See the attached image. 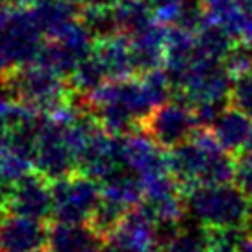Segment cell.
Here are the masks:
<instances>
[{
    "label": "cell",
    "mask_w": 252,
    "mask_h": 252,
    "mask_svg": "<svg viewBox=\"0 0 252 252\" xmlns=\"http://www.w3.org/2000/svg\"><path fill=\"white\" fill-rule=\"evenodd\" d=\"M169 173L184 188L236 182V156L222 149L208 128H198L189 141L167 154Z\"/></svg>",
    "instance_id": "6da1fadb"
},
{
    "label": "cell",
    "mask_w": 252,
    "mask_h": 252,
    "mask_svg": "<svg viewBox=\"0 0 252 252\" xmlns=\"http://www.w3.org/2000/svg\"><path fill=\"white\" fill-rule=\"evenodd\" d=\"M184 208L191 219L208 230H241L252 217V198L234 182L184 188Z\"/></svg>",
    "instance_id": "7a4b0ae2"
},
{
    "label": "cell",
    "mask_w": 252,
    "mask_h": 252,
    "mask_svg": "<svg viewBox=\"0 0 252 252\" xmlns=\"http://www.w3.org/2000/svg\"><path fill=\"white\" fill-rule=\"evenodd\" d=\"M6 74L17 102L26 104L45 115L54 113L74 96L69 80L37 62L9 69Z\"/></svg>",
    "instance_id": "3957f363"
},
{
    "label": "cell",
    "mask_w": 252,
    "mask_h": 252,
    "mask_svg": "<svg viewBox=\"0 0 252 252\" xmlns=\"http://www.w3.org/2000/svg\"><path fill=\"white\" fill-rule=\"evenodd\" d=\"M50 191L54 200L52 222L63 224L89 222L94 208L102 200L100 182L82 173L50 182Z\"/></svg>",
    "instance_id": "277c9868"
},
{
    "label": "cell",
    "mask_w": 252,
    "mask_h": 252,
    "mask_svg": "<svg viewBox=\"0 0 252 252\" xmlns=\"http://www.w3.org/2000/svg\"><path fill=\"white\" fill-rule=\"evenodd\" d=\"M41 37L30 8L13 6L0 26V72L35 62L43 47Z\"/></svg>",
    "instance_id": "5b68a950"
},
{
    "label": "cell",
    "mask_w": 252,
    "mask_h": 252,
    "mask_svg": "<svg viewBox=\"0 0 252 252\" xmlns=\"http://www.w3.org/2000/svg\"><path fill=\"white\" fill-rule=\"evenodd\" d=\"M198 128L193 106L180 98L156 106L141 125L143 132L163 150H173L189 141Z\"/></svg>",
    "instance_id": "8992f818"
},
{
    "label": "cell",
    "mask_w": 252,
    "mask_h": 252,
    "mask_svg": "<svg viewBox=\"0 0 252 252\" xmlns=\"http://www.w3.org/2000/svg\"><path fill=\"white\" fill-rule=\"evenodd\" d=\"M33 169L48 182L60 180L76 173V159L65 141V126L48 117L39 130Z\"/></svg>",
    "instance_id": "52a82bcc"
},
{
    "label": "cell",
    "mask_w": 252,
    "mask_h": 252,
    "mask_svg": "<svg viewBox=\"0 0 252 252\" xmlns=\"http://www.w3.org/2000/svg\"><path fill=\"white\" fill-rule=\"evenodd\" d=\"M119 161L139 174L143 180L161 173H169V161L163 149L156 145L143 130L119 135Z\"/></svg>",
    "instance_id": "ba28073f"
},
{
    "label": "cell",
    "mask_w": 252,
    "mask_h": 252,
    "mask_svg": "<svg viewBox=\"0 0 252 252\" xmlns=\"http://www.w3.org/2000/svg\"><path fill=\"white\" fill-rule=\"evenodd\" d=\"M52 210H54V200H52L50 182L33 171L13 186L4 213L23 215L47 222L52 219Z\"/></svg>",
    "instance_id": "9c48e42d"
},
{
    "label": "cell",
    "mask_w": 252,
    "mask_h": 252,
    "mask_svg": "<svg viewBox=\"0 0 252 252\" xmlns=\"http://www.w3.org/2000/svg\"><path fill=\"white\" fill-rule=\"evenodd\" d=\"M48 226L45 220L30 219L13 213H2L0 219V251L35 252L47 247Z\"/></svg>",
    "instance_id": "30bf717a"
},
{
    "label": "cell",
    "mask_w": 252,
    "mask_h": 252,
    "mask_svg": "<svg viewBox=\"0 0 252 252\" xmlns=\"http://www.w3.org/2000/svg\"><path fill=\"white\" fill-rule=\"evenodd\" d=\"M126 252H147L158 247L156 220L143 204L125 213L117 230L108 239Z\"/></svg>",
    "instance_id": "8fae6325"
},
{
    "label": "cell",
    "mask_w": 252,
    "mask_h": 252,
    "mask_svg": "<svg viewBox=\"0 0 252 252\" xmlns=\"http://www.w3.org/2000/svg\"><path fill=\"white\" fill-rule=\"evenodd\" d=\"M222 149L232 156H239L252 139V117L236 106H224L208 128Z\"/></svg>",
    "instance_id": "7c38bea8"
},
{
    "label": "cell",
    "mask_w": 252,
    "mask_h": 252,
    "mask_svg": "<svg viewBox=\"0 0 252 252\" xmlns=\"http://www.w3.org/2000/svg\"><path fill=\"white\" fill-rule=\"evenodd\" d=\"M167 35H169V26L156 19L139 32H135L134 35H130L137 76L143 72L159 69L165 63Z\"/></svg>",
    "instance_id": "4fadbf2b"
},
{
    "label": "cell",
    "mask_w": 252,
    "mask_h": 252,
    "mask_svg": "<svg viewBox=\"0 0 252 252\" xmlns=\"http://www.w3.org/2000/svg\"><path fill=\"white\" fill-rule=\"evenodd\" d=\"M93 54L104 65L108 80H126L137 76L130 37L125 33H117L110 39L96 41Z\"/></svg>",
    "instance_id": "5bb4252c"
},
{
    "label": "cell",
    "mask_w": 252,
    "mask_h": 252,
    "mask_svg": "<svg viewBox=\"0 0 252 252\" xmlns=\"http://www.w3.org/2000/svg\"><path fill=\"white\" fill-rule=\"evenodd\" d=\"M104 241L89 224H63L48 226L47 247L52 252H102Z\"/></svg>",
    "instance_id": "9a60e30c"
},
{
    "label": "cell",
    "mask_w": 252,
    "mask_h": 252,
    "mask_svg": "<svg viewBox=\"0 0 252 252\" xmlns=\"http://www.w3.org/2000/svg\"><path fill=\"white\" fill-rule=\"evenodd\" d=\"M102 197L110 202H115L125 210H132L135 206L143 204L145 200V186L143 178L134 171L121 165L113 173L100 182Z\"/></svg>",
    "instance_id": "2e32d148"
},
{
    "label": "cell",
    "mask_w": 252,
    "mask_h": 252,
    "mask_svg": "<svg viewBox=\"0 0 252 252\" xmlns=\"http://www.w3.org/2000/svg\"><path fill=\"white\" fill-rule=\"evenodd\" d=\"M30 11L43 37L47 39H56L80 15V8L63 0H39L30 6Z\"/></svg>",
    "instance_id": "e0dca14e"
},
{
    "label": "cell",
    "mask_w": 252,
    "mask_h": 252,
    "mask_svg": "<svg viewBox=\"0 0 252 252\" xmlns=\"http://www.w3.org/2000/svg\"><path fill=\"white\" fill-rule=\"evenodd\" d=\"M195 33H197V52L215 62H224L232 47L237 43L236 37L224 26L212 23L208 19Z\"/></svg>",
    "instance_id": "ac0fdd59"
},
{
    "label": "cell",
    "mask_w": 252,
    "mask_h": 252,
    "mask_svg": "<svg viewBox=\"0 0 252 252\" xmlns=\"http://www.w3.org/2000/svg\"><path fill=\"white\" fill-rule=\"evenodd\" d=\"M113 13H115L119 32L128 37L154 21V13L149 0H123L119 6L113 8Z\"/></svg>",
    "instance_id": "d6986e66"
},
{
    "label": "cell",
    "mask_w": 252,
    "mask_h": 252,
    "mask_svg": "<svg viewBox=\"0 0 252 252\" xmlns=\"http://www.w3.org/2000/svg\"><path fill=\"white\" fill-rule=\"evenodd\" d=\"M78 19L87 30L91 32L94 41L110 39L113 35L121 33L117 21H115V13L111 8H102V6H96V4L89 2V4L80 8Z\"/></svg>",
    "instance_id": "ffe728a7"
},
{
    "label": "cell",
    "mask_w": 252,
    "mask_h": 252,
    "mask_svg": "<svg viewBox=\"0 0 252 252\" xmlns=\"http://www.w3.org/2000/svg\"><path fill=\"white\" fill-rule=\"evenodd\" d=\"M108 80V74L104 71V65L94 54L86 58L84 62L78 63L76 71L69 76V86L72 91L78 94L93 93L96 87H100Z\"/></svg>",
    "instance_id": "44dd1931"
},
{
    "label": "cell",
    "mask_w": 252,
    "mask_h": 252,
    "mask_svg": "<svg viewBox=\"0 0 252 252\" xmlns=\"http://www.w3.org/2000/svg\"><path fill=\"white\" fill-rule=\"evenodd\" d=\"M33 161L11 149H0V186L13 188L24 176L33 173Z\"/></svg>",
    "instance_id": "7402d4cb"
},
{
    "label": "cell",
    "mask_w": 252,
    "mask_h": 252,
    "mask_svg": "<svg viewBox=\"0 0 252 252\" xmlns=\"http://www.w3.org/2000/svg\"><path fill=\"white\" fill-rule=\"evenodd\" d=\"M126 212H128V210H125V208L117 206L115 202H110V200H106V198L102 197L100 204L94 208L93 215H91V219H89L87 224H89L98 236L102 237L104 241H108V239L113 236V232L117 230L119 222L125 217Z\"/></svg>",
    "instance_id": "603a6c76"
},
{
    "label": "cell",
    "mask_w": 252,
    "mask_h": 252,
    "mask_svg": "<svg viewBox=\"0 0 252 252\" xmlns=\"http://www.w3.org/2000/svg\"><path fill=\"white\" fill-rule=\"evenodd\" d=\"M222 63L226 65V69L234 78L252 72V45L245 41H237Z\"/></svg>",
    "instance_id": "cb8c5ba5"
},
{
    "label": "cell",
    "mask_w": 252,
    "mask_h": 252,
    "mask_svg": "<svg viewBox=\"0 0 252 252\" xmlns=\"http://www.w3.org/2000/svg\"><path fill=\"white\" fill-rule=\"evenodd\" d=\"M154 19L167 26H176L180 23L186 8V0H149Z\"/></svg>",
    "instance_id": "d4e9b609"
},
{
    "label": "cell",
    "mask_w": 252,
    "mask_h": 252,
    "mask_svg": "<svg viewBox=\"0 0 252 252\" xmlns=\"http://www.w3.org/2000/svg\"><path fill=\"white\" fill-rule=\"evenodd\" d=\"M230 104L252 117V72H247V74L234 78Z\"/></svg>",
    "instance_id": "484cf974"
},
{
    "label": "cell",
    "mask_w": 252,
    "mask_h": 252,
    "mask_svg": "<svg viewBox=\"0 0 252 252\" xmlns=\"http://www.w3.org/2000/svg\"><path fill=\"white\" fill-rule=\"evenodd\" d=\"M11 4H9V0H0V26L4 24V21L8 19L9 11H11Z\"/></svg>",
    "instance_id": "4316f807"
},
{
    "label": "cell",
    "mask_w": 252,
    "mask_h": 252,
    "mask_svg": "<svg viewBox=\"0 0 252 252\" xmlns=\"http://www.w3.org/2000/svg\"><path fill=\"white\" fill-rule=\"evenodd\" d=\"M237 252H252V236L251 234H245L241 243L237 247Z\"/></svg>",
    "instance_id": "83f0119b"
},
{
    "label": "cell",
    "mask_w": 252,
    "mask_h": 252,
    "mask_svg": "<svg viewBox=\"0 0 252 252\" xmlns=\"http://www.w3.org/2000/svg\"><path fill=\"white\" fill-rule=\"evenodd\" d=\"M123 0H91V4H96V6H102V8H115L119 6Z\"/></svg>",
    "instance_id": "f1b7e54d"
},
{
    "label": "cell",
    "mask_w": 252,
    "mask_h": 252,
    "mask_svg": "<svg viewBox=\"0 0 252 252\" xmlns=\"http://www.w3.org/2000/svg\"><path fill=\"white\" fill-rule=\"evenodd\" d=\"M35 2H39V0H9L11 6H19V8H30Z\"/></svg>",
    "instance_id": "f546056e"
},
{
    "label": "cell",
    "mask_w": 252,
    "mask_h": 252,
    "mask_svg": "<svg viewBox=\"0 0 252 252\" xmlns=\"http://www.w3.org/2000/svg\"><path fill=\"white\" fill-rule=\"evenodd\" d=\"M63 2H67V4H72V6H76V8H82V6L89 4L91 0H63Z\"/></svg>",
    "instance_id": "4dcf8cb0"
},
{
    "label": "cell",
    "mask_w": 252,
    "mask_h": 252,
    "mask_svg": "<svg viewBox=\"0 0 252 252\" xmlns=\"http://www.w3.org/2000/svg\"><path fill=\"white\" fill-rule=\"evenodd\" d=\"M147 252H165V251H161L159 247H154V249H150V251H147Z\"/></svg>",
    "instance_id": "1f68e13d"
},
{
    "label": "cell",
    "mask_w": 252,
    "mask_h": 252,
    "mask_svg": "<svg viewBox=\"0 0 252 252\" xmlns=\"http://www.w3.org/2000/svg\"><path fill=\"white\" fill-rule=\"evenodd\" d=\"M35 252H52L48 247H43V249H39V251H35Z\"/></svg>",
    "instance_id": "d6a6232c"
},
{
    "label": "cell",
    "mask_w": 252,
    "mask_h": 252,
    "mask_svg": "<svg viewBox=\"0 0 252 252\" xmlns=\"http://www.w3.org/2000/svg\"><path fill=\"white\" fill-rule=\"evenodd\" d=\"M0 219H2V213H0Z\"/></svg>",
    "instance_id": "836d02e7"
},
{
    "label": "cell",
    "mask_w": 252,
    "mask_h": 252,
    "mask_svg": "<svg viewBox=\"0 0 252 252\" xmlns=\"http://www.w3.org/2000/svg\"><path fill=\"white\" fill-rule=\"evenodd\" d=\"M0 252H2V251H0Z\"/></svg>",
    "instance_id": "e575fe53"
}]
</instances>
